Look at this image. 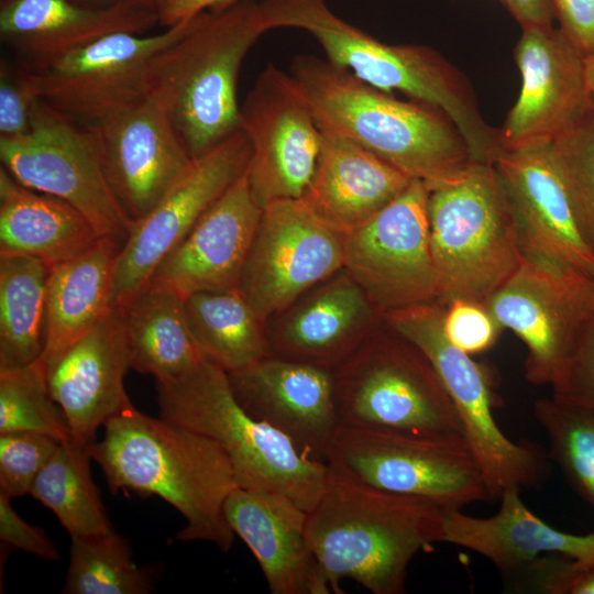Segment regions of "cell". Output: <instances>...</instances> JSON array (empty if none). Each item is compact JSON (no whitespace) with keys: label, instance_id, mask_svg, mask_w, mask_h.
<instances>
[{"label":"cell","instance_id":"f35d334b","mask_svg":"<svg viewBox=\"0 0 594 594\" xmlns=\"http://www.w3.org/2000/svg\"><path fill=\"white\" fill-rule=\"evenodd\" d=\"M61 441L37 432L0 433V494L9 498L30 494L33 483Z\"/></svg>","mask_w":594,"mask_h":594},{"label":"cell","instance_id":"ab89813d","mask_svg":"<svg viewBox=\"0 0 594 594\" xmlns=\"http://www.w3.org/2000/svg\"><path fill=\"white\" fill-rule=\"evenodd\" d=\"M34 72L21 63L0 62V140L28 134L41 100Z\"/></svg>","mask_w":594,"mask_h":594},{"label":"cell","instance_id":"74e56055","mask_svg":"<svg viewBox=\"0 0 594 594\" xmlns=\"http://www.w3.org/2000/svg\"><path fill=\"white\" fill-rule=\"evenodd\" d=\"M551 150L594 245V94Z\"/></svg>","mask_w":594,"mask_h":594},{"label":"cell","instance_id":"f1b7e54d","mask_svg":"<svg viewBox=\"0 0 594 594\" xmlns=\"http://www.w3.org/2000/svg\"><path fill=\"white\" fill-rule=\"evenodd\" d=\"M100 239L73 206L36 191L0 167V256L38 258L50 267L85 252Z\"/></svg>","mask_w":594,"mask_h":594},{"label":"cell","instance_id":"7dc6e473","mask_svg":"<svg viewBox=\"0 0 594 594\" xmlns=\"http://www.w3.org/2000/svg\"><path fill=\"white\" fill-rule=\"evenodd\" d=\"M568 594H594V565L584 568L578 564Z\"/></svg>","mask_w":594,"mask_h":594},{"label":"cell","instance_id":"44dd1931","mask_svg":"<svg viewBox=\"0 0 594 594\" xmlns=\"http://www.w3.org/2000/svg\"><path fill=\"white\" fill-rule=\"evenodd\" d=\"M228 375L235 398L252 417L326 462L340 427L330 367L268 354Z\"/></svg>","mask_w":594,"mask_h":594},{"label":"cell","instance_id":"4fadbf2b","mask_svg":"<svg viewBox=\"0 0 594 594\" xmlns=\"http://www.w3.org/2000/svg\"><path fill=\"white\" fill-rule=\"evenodd\" d=\"M426 183L408 187L345 233L344 270L378 315L439 301L429 243Z\"/></svg>","mask_w":594,"mask_h":594},{"label":"cell","instance_id":"7a4b0ae2","mask_svg":"<svg viewBox=\"0 0 594 594\" xmlns=\"http://www.w3.org/2000/svg\"><path fill=\"white\" fill-rule=\"evenodd\" d=\"M289 75L321 131L345 138L429 189L474 164L452 120L417 100L404 101L314 55L294 57Z\"/></svg>","mask_w":594,"mask_h":594},{"label":"cell","instance_id":"52a82bcc","mask_svg":"<svg viewBox=\"0 0 594 594\" xmlns=\"http://www.w3.org/2000/svg\"><path fill=\"white\" fill-rule=\"evenodd\" d=\"M429 243L439 301L485 304L522 261L516 222L493 164L474 163L431 188Z\"/></svg>","mask_w":594,"mask_h":594},{"label":"cell","instance_id":"d6986e66","mask_svg":"<svg viewBox=\"0 0 594 594\" xmlns=\"http://www.w3.org/2000/svg\"><path fill=\"white\" fill-rule=\"evenodd\" d=\"M86 128L116 197L134 221L148 213L194 162L151 95Z\"/></svg>","mask_w":594,"mask_h":594},{"label":"cell","instance_id":"681fc988","mask_svg":"<svg viewBox=\"0 0 594 594\" xmlns=\"http://www.w3.org/2000/svg\"><path fill=\"white\" fill-rule=\"evenodd\" d=\"M584 72L587 89L594 94V53L584 57Z\"/></svg>","mask_w":594,"mask_h":594},{"label":"cell","instance_id":"8d00e7d4","mask_svg":"<svg viewBox=\"0 0 594 594\" xmlns=\"http://www.w3.org/2000/svg\"><path fill=\"white\" fill-rule=\"evenodd\" d=\"M10 431L72 440L66 417L51 395L42 358L22 367L0 370V433Z\"/></svg>","mask_w":594,"mask_h":594},{"label":"cell","instance_id":"c3c4849f","mask_svg":"<svg viewBox=\"0 0 594 594\" xmlns=\"http://www.w3.org/2000/svg\"><path fill=\"white\" fill-rule=\"evenodd\" d=\"M73 1L87 4V6H96V7L113 6V4H132V6L152 8L157 11L162 2V0H73Z\"/></svg>","mask_w":594,"mask_h":594},{"label":"cell","instance_id":"5b68a950","mask_svg":"<svg viewBox=\"0 0 594 594\" xmlns=\"http://www.w3.org/2000/svg\"><path fill=\"white\" fill-rule=\"evenodd\" d=\"M260 2L210 9L154 61L150 95L193 158L241 130L237 85L242 62L267 32Z\"/></svg>","mask_w":594,"mask_h":594},{"label":"cell","instance_id":"e0dca14e","mask_svg":"<svg viewBox=\"0 0 594 594\" xmlns=\"http://www.w3.org/2000/svg\"><path fill=\"white\" fill-rule=\"evenodd\" d=\"M251 143L237 131L194 158L187 173L133 228L117 257L112 307H125L150 285L165 257L248 169Z\"/></svg>","mask_w":594,"mask_h":594},{"label":"cell","instance_id":"603a6c76","mask_svg":"<svg viewBox=\"0 0 594 594\" xmlns=\"http://www.w3.org/2000/svg\"><path fill=\"white\" fill-rule=\"evenodd\" d=\"M46 369L51 395L66 417L72 441L91 446L100 426L133 405L124 388L131 364L122 308L112 307Z\"/></svg>","mask_w":594,"mask_h":594},{"label":"cell","instance_id":"f907efd6","mask_svg":"<svg viewBox=\"0 0 594 594\" xmlns=\"http://www.w3.org/2000/svg\"><path fill=\"white\" fill-rule=\"evenodd\" d=\"M591 305H592V310L594 312V282H592V288H591Z\"/></svg>","mask_w":594,"mask_h":594},{"label":"cell","instance_id":"e575fe53","mask_svg":"<svg viewBox=\"0 0 594 594\" xmlns=\"http://www.w3.org/2000/svg\"><path fill=\"white\" fill-rule=\"evenodd\" d=\"M131 547L114 530L72 537L70 559L63 587L66 594H147L152 573L133 561Z\"/></svg>","mask_w":594,"mask_h":594},{"label":"cell","instance_id":"f6af8a7d","mask_svg":"<svg viewBox=\"0 0 594 594\" xmlns=\"http://www.w3.org/2000/svg\"><path fill=\"white\" fill-rule=\"evenodd\" d=\"M524 28L550 26L554 20L549 0H498Z\"/></svg>","mask_w":594,"mask_h":594},{"label":"cell","instance_id":"30bf717a","mask_svg":"<svg viewBox=\"0 0 594 594\" xmlns=\"http://www.w3.org/2000/svg\"><path fill=\"white\" fill-rule=\"evenodd\" d=\"M326 462L351 480L422 498L443 510L491 501L464 441L340 426Z\"/></svg>","mask_w":594,"mask_h":594},{"label":"cell","instance_id":"836d02e7","mask_svg":"<svg viewBox=\"0 0 594 594\" xmlns=\"http://www.w3.org/2000/svg\"><path fill=\"white\" fill-rule=\"evenodd\" d=\"M89 448L72 440L61 442L30 492L55 514L70 538L113 530L91 476Z\"/></svg>","mask_w":594,"mask_h":594},{"label":"cell","instance_id":"7402d4cb","mask_svg":"<svg viewBox=\"0 0 594 594\" xmlns=\"http://www.w3.org/2000/svg\"><path fill=\"white\" fill-rule=\"evenodd\" d=\"M262 212L246 169L165 257L150 284L183 298L238 288Z\"/></svg>","mask_w":594,"mask_h":594},{"label":"cell","instance_id":"5bb4252c","mask_svg":"<svg viewBox=\"0 0 594 594\" xmlns=\"http://www.w3.org/2000/svg\"><path fill=\"white\" fill-rule=\"evenodd\" d=\"M592 282L547 262L522 257L516 272L484 304L502 330L525 344V375L550 385L572 356L593 316Z\"/></svg>","mask_w":594,"mask_h":594},{"label":"cell","instance_id":"8fae6325","mask_svg":"<svg viewBox=\"0 0 594 594\" xmlns=\"http://www.w3.org/2000/svg\"><path fill=\"white\" fill-rule=\"evenodd\" d=\"M0 158L20 184L77 209L100 238L121 245L128 239L134 220L116 197L90 132L43 99L28 134L0 140Z\"/></svg>","mask_w":594,"mask_h":594},{"label":"cell","instance_id":"7c38bea8","mask_svg":"<svg viewBox=\"0 0 594 594\" xmlns=\"http://www.w3.org/2000/svg\"><path fill=\"white\" fill-rule=\"evenodd\" d=\"M194 18L155 34L106 35L31 68L41 98L82 127L105 121L150 95L155 58L190 28Z\"/></svg>","mask_w":594,"mask_h":594},{"label":"cell","instance_id":"3957f363","mask_svg":"<svg viewBox=\"0 0 594 594\" xmlns=\"http://www.w3.org/2000/svg\"><path fill=\"white\" fill-rule=\"evenodd\" d=\"M443 515L433 503L331 469L327 488L308 513L307 538L331 593H342L340 583L349 579L373 594H403L413 558L441 542Z\"/></svg>","mask_w":594,"mask_h":594},{"label":"cell","instance_id":"ac0fdd59","mask_svg":"<svg viewBox=\"0 0 594 594\" xmlns=\"http://www.w3.org/2000/svg\"><path fill=\"white\" fill-rule=\"evenodd\" d=\"M492 164L508 199L522 255L594 282V245L551 142L502 150Z\"/></svg>","mask_w":594,"mask_h":594},{"label":"cell","instance_id":"7bdbcfd3","mask_svg":"<svg viewBox=\"0 0 594 594\" xmlns=\"http://www.w3.org/2000/svg\"><path fill=\"white\" fill-rule=\"evenodd\" d=\"M11 498L0 494V539L6 546L19 549L44 560L56 561L61 552L41 527L26 522L14 510Z\"/></svg>","mask_w":594,"mask_h":594},{"label":"cell","instance_id":"d6a6232c","mask_svg":"<svg viewBox=\"0 0 594 594\" xmlns=\"http://www.w3.org/2000/svg\"><path fill=\"white\" fill-rule=\"evenodd\" d=\"M185 309L201 353L227 373L268 355L262 322L239 288L189 295Z\"/></svg>","mask_w":594,"mask_h":594},{"label":"cell","instance_id":"2e32d148","mask_svg":"<svg viewBox=\"0 0 594 594\" xmlns=\"http://www.w3.org/2000/svg\"><path fill=\"white\" fill-rule=\"evenodd\" d=\"M241 129L252 148V193L264 208L302 199L315 177L322 132L292 76L270 63L240 105Z\"/></svg>","mask_w":594,"mask_h":594},{"label":"cell","instance_id":"8992f818","mask_svg":"<svg viewBox=\"0 0 594 594\" xmlns=\"http://www.w3.org/2000/svg\"><path fill=\"white\" fill-rule=\"evenodd\" d=\"M160 417L204 435L227 454L238 487L283 494L306 512L322 496L329 464L302 452L285 433L252 417L228 373L206 358L170 382H156Z\"/></svg>","mask_w":594,"mask_h":594},{"label":"cell","instance_id":"60d3db41","mask_svg":"<svg viewBox=\"0 0 594 594\" xmlns=\"http://www.w3.org/2000/svg\"><path fill=\"white\" fill-rule=\"evenodd\" d=\"M442 330L452 345L470 355L488 350L502 331L484 304L463 298L444 304Z\"/></svg>","mask_w":594,"mask_h":594},{"label":"cell","instance_id":"f546056e","mask_svg":"<svg viewBox=\"0 0 594 594\" xmlns=\"http://www.w3.org/2000/svg\"><path fill=\"white\" fill-rule=\"evenodd\" d=\"M377 314L345 272L308 298L282 327L278 356L330 367L354 350Z\"/></svg>","mask_w":594,"mask_h":594},{"label":"cell","instance_id":"cb8c5ba5","mask_svg":"<svg viewBox=\"0 0 594 594\" xmlns=\"http://www.w3.org/2000/svg\"><path fill=\"white\" fill-rule=\"evenodd\" d=\"M160 23L152 8L87 6L73 0H2L0 37L30 68L42 67L106 35L144 34Z\"/></svg>","mask_w":594,"mask_h":594},{"label":"cell","instance_id":"d4e9b609","mask_svg":"<svg viewBox=\"0 0 594 594\" xmlns=\"http://www.w3.org/2000/svg\"><path fill=\"white\" fill-rule=\"evenodd\" d=\"M224 517L255 557L272 594H329L307 538L308 512L289 497L237 487Z\"/></svg>","mask_w":594,"mask_h":594},{"label":"cell","instance_id":"ee69618b","mask_svg":"<svg viewBox=\"0 0 594 594\" xmlns=\"http://www.w3.org/2000/svg\"><path fill=\"white\" fill-rule=\"evenodd\" d=\"M559 30L584 56L594 53V0H549Z\"/></svg>","mask_w":594,"mask_h":594},{"label":"cell","instance_id":"4dcf8cb0","mask_svg":"<svg viewBox=\"0 0 594 594\" xmlns=\"http://www.w3.org/2000/svg\"><path fill=\"white\" fill-rule=\"evenodd\" d=\"M122 310L134 371L170 382L205 359L188 324L185 298L177 293L150 284Z\"/></svg>","mask_w":594,"mask_h":594},{"label":"cell","instance_id":"1f68e13d","mask_svg":"<svg viewBox=\"0 0 594 594\" xmlns=\"http://www.w3.org/2000/svg\"><path fill=\"white\" fill-rule=\"evenodd\" d=\"M50 270L35 257L0 256V370L43 355Z\"/></svg>","mask_w":594,"mask_h":594},{"label":"cell","instance_id":"9c48e42d","mask_svg":"<svg viewBox=\"0 0 594 594\" xmlns=\"http://www.w3.org/2000/svg\"><path fill=\"white\" fill-rule=\"evenodd\" d=\"M444 304L433 301L382 315L385 323L420 349L433 365L461 420L468 449L480 469L491 501L510 487L542 484L548 475L543 452L514 442L496 424L487 370L452 345L442 330Z\"/></svg>","mask_w":594,"mask_h":594},{"label":"cell","instance_id":"83f0119b","mask_svg":"<svg viewBox=\"0 0 594 594\" xmlns=\"http://www.w3.org/2000/svg\"><path fill=\"white\" fill-rule=\"evenodd\" d=\"M121 244L100 238L79 255L51 267L46 290V367L87 334L112 308Z\"/></svg>","mask_w":594,"mask_h":594},{"label":"cell","instance_id":"b9f144b4","mask_svg":"<svg viewBox=\"0 0 594 594\" xmlns=\"http://www.w3.org/2000/svg\"><path fill=\"white\" fill-rule=\"evenodd\" d=\"M551 387L553 398L594 411V314L585 324L572 356Z\"/></svg>","mask_w":594,"mask_h":594},{"label":"cell","instance_id":"277c9868","mask_svg":"<svg viewBox=\"0 0 594 594\" xmlns=\"http://www.w3.org/2000/svg\"><path fill=\"white\" fill-rule=\"evenodd\" d=\"M267 30L311 34L327 61L386 92L400 91L444 112L466 141L474 162L491 163L502 148L499 130L483 119L465 76L424 45H391L334 14L326 0L260 1Z\"/></svg>","mask_w":594,"mask_h":594},{"label":"cell","instance_id":"d590c367","mask_svg":"<svg viewBox=\"0 0 594 594\" xmlns=\"http://www.w3.org/2000/svg\"><path fill=\"white\" fill-rule=\"evenodd\" d=\"M553 459L571 486L594 508V411L553 397L534 405Z\"/></svg>","mask_w":594,"mask_h":594},{"label":"cell","instance_id":"9a60e30c","mask_svg":"<svg viewBox=\"0 0 594 594\" xmlns=\"http://www.w3.org/2000/svg\"><path fill=\"white\" fill-rule=\"evenodd\" d=\"M345 233L302 199L263 208L239 289L257 319L290 306L302 293L344 267Z\"/></svg>","mask_w":594,"mask_h":594},{"label":"cell","instance_id":"ba28073f","mask_svg":"<svg viewBox=\"0 0 594 594\" xmlns=\"http://www.w3.org/2000/svg\"><path fill=\"white\" fill-rule=\"evenodd\" d=\"M389 330L387 338L352 350L332 371L340 426L464 441L457 409L429 359Z\"/></svg>","mask_w":594,"mask_h":594},{"label":"cell","instance_id":"4316f807","mask_svg":"<svg viewBox=\"0 0 594 594\" xmlns=\"http://www.w3.org/2000/svg\"><path fill=\"white\" fill-rule=\"evenodd\" d=\"M321 132L317 170L302 200L346 233L393 201L413 179L352 141Z\"/></svg>","mask_w":594,"mask_h":594},{"label":"cell","instance_id":"ffe728a7","mask_svg":"<svg viewBox=\"0 0 594 594\" xmlns=\"http://www.w3.org/2000/svg\"><path fill=\"white\" fill-rule=\"evenodd\" d=\"M515 61L521 89L499 130L503 150L551 142L591 96L584 56L553 25L521 29Z\"/></svg>","mask_w":594,"mask_h":594},{"label":"cell","instance_id":"bcb514c9","mask_svg":"<svg viewBox=\"0 0 594 594\" xmlns=\"http://www.w3.org/2000/svg\"><path fill=\"white\" fill-rule=\"evenodd\" d=\"M233 1L237 0H162L158 7L160 23L168 28Z\"/></svg>","mask_w":594,"mask_h":594},{"label":"cell","instance_id":"484cf974","mask_svg":"<svg viewBox=\"0 0 594 594\" xmlns=\"http://www.w3.org/2000/svg\"><path fill=\"white\" fill-rule=\"evenodd\" d=\"M519 491L505 490L499 512L488 518L444 510L441 542L483 556L503 576L546 554L568 557L584 568L594 565V534L579 536L551 527L524 505Z\"/></svg>","mask_w":594,"mask_h":594},{"label":"cell","instance_id":"6da1fadb","mask_svg":"<svg viewBox=\"0 0 594 594\" xmlns=\"http://www.w3.org/2000/svg\"><path fill=\"white\" fill-rule=\"evenodd\" d=\"M103 427V439L95 441L89 452L112 493L158 496L186 520L177 539L211 542L222 551L231 548L234 534L223 508L238 485L217 442L133 405Z\"/></svg>","mask_w":594,"mask_h":594}]
</instances>
